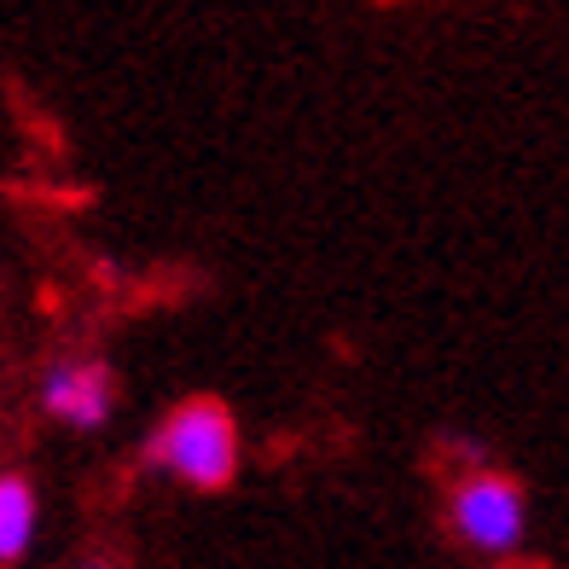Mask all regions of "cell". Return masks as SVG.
<instances>
[{"instance_id":"obj_4","label":"cell","mask_w":569,"mask_h":569,"mask_svg":"<svg viewBox=\"0 0 569 569\" xmlns=\"http://www.w3.org/2000/svg\"><path fill=\"white\" fill-rule=\"evenodd\" d=\"M36 529H41V495H36V482L18 477V471H0V569H12V563L30 558Z\"/></svg>"},{"instance_id":"obj_3","label":"cell","mask_w":569,"mask_h":569,"mask_svg":"<svg viewBox=\"0 0 569 569\" xmlns=\"http://www.w3.org/2000/svg\"><path fill=\"white\" fill-rule=\"evenodd\" d=\"M41 412L64 430H106L117 412V378L106 360L64 355L41 372Z\"/></svg>"},{"instance_id":"obj_1","label":"cell","mask_w":569,"mask_h":569,"mask_svg":"<svg viewBox=\"0 0 569 569\" xmlns=\"http://www.w3.org/2000/svg\"><path fill=\"white\" fill-rule=\"evenodd\" d=\"M146 465L174 477L180 488H198V495L232 488V477H239V465H244V442H239L232 407L216 401V396H192V401L169 407L158 419V430H151V442H146Z\"/></svg>"},{"instance_id":"obj_5","label":"cell","mask_w":569,"mask_h":569,"mask_svg":"<svg viewBox=\"0 0 569 569\" xmlns=\"http://www.w3.org/2000/svg\"><path fill=\"white\" fill-rule=\"evenodd\" d=\"M82 569H117V563H111V558H88Z\"/></svg>"},{"instance_id":"obj_2","label":"cell","mask_w":569,"mask_h":569,"mask_svg":"<svg viewBox=\"0 0 569 569\" xmlns=\"http://www.w3.org/2000/svg\"><path fill=\"white\" fill-rule=\"evenodd\" d=\"M448 523L471 552L482 558H517L529 540V495L523 482L506 477V471H465L453 482V500H448Z\"/></svg>"}]
</instances>
